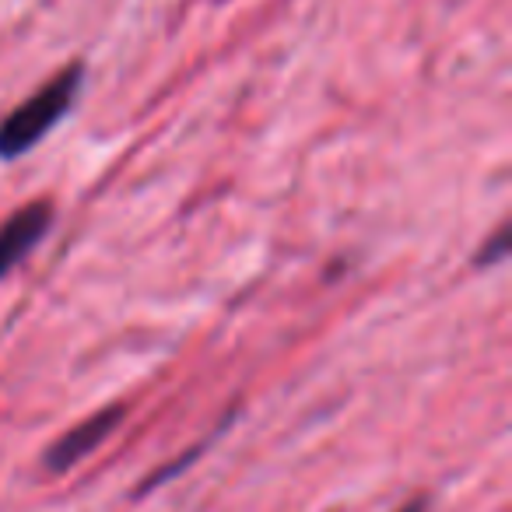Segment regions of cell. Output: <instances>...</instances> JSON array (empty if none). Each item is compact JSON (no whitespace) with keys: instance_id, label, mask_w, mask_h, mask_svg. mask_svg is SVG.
<instances>
[{"instance_id":"obj_4","label":"cell","mask_w":512,"mask_h":512,"mask_svg":"<svg viewBox=\"0 0 512 512\" xmlns=\"http://www.w3.org/2000/svg\"><path fill=\"white\" fill-rule=\"evenodd\" d=\"M505 253H509V228L502 225L495 235H491V242H488V246H481V249H477L474 264H477V267H495Z\"/></svg>"},{"instance_id":"obj_5","label":"cell","mask_w":512,"mask_h":512,"mask_svg":"<svg viewBox=\"0 0 512 512\" xmlns=\"http://www.w3.org/2000/svg\"><path fill=\"white\" fill-rule=\"evenodd\" d=\"M397 512H428V502L425 498H414V502H407L404 509H397Z\"/></svg>"},{"instance_id":"obj_2","label":"cell","mask_w":512,"mask_h":512,"mask_svg":"<svg viewBox=\"0 0 512 512\" xmlns=\"http://www.w3.org/2000/svg\"><path fill=\"white\" fill-rule=\"evenodd\" d=\"M123 418H127V407L109 404V407H102V411H95L92 418L78 421V425L67 428L60 439H53L50 446H46L43 467L50 470V474H64V470L78 467L85 456H92L95 449H99L102 442H106L109 435L120 428Z\"/></svg>"},{"instance_id":"obj_3","label":"cell","mask_w":512,"mask_h":512,"mask_svg":"<svg viewBox=\"0 0 512 512\" xmlns=\"http://www.w3.org/2000/svg\"><path fill=\"white\" fill-rule=\"evenodd\" d=\"M53 228V207L50 200H32L18 207L8 221H0V278H8L25 256L46 239Z\"/></svg>"},{"instance_id":"obj_1","label":"cell","mask_w":512,"mask_h":512,"mask_svg":"<svg viewBox=\"0 0 512 512\" xmlns=\"http://www.w3.org/2000/svg\"><path fill=\"white\" fill-rule=\"evenodd\" d=\"M81 88H85V64H67L64 71H57L36 95L22 102L18 109H11L0 120V158L15 162L25 151H32L78 102Z\"/></svg>"}]
</instances>
